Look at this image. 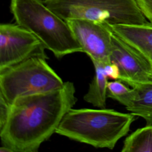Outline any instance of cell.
I'll return each instance as SVG.
<instances>
[{"mask_svg":"<svg viewBox=\"0 0 152 152\" xmlns=\"http://www.w3.org/2000/svg\"><path fill=\"white\" fill-rule=\"evenodd\" d=\"M104 69L108 77H110L111 78L115 79V80L119 79V69L115 64L112 62L104 64Z\"/></svg>","mask_w":152,"mask_h":152,"instance_id":"cell-16","label":"cell"},{"mask_svg":"<svg viewBox=\"0 0 152 152\" xmlns=\"http://www.w3.org/2000/svg\"><path fill=\"white\" fill-rule=\"evenodd\" d=\"M45 49L33 33L17 24L0 25V71L33 56L48 58Z\"/></svg>","mask_w":152,"mask_h":152,"instance_id":"cell-6","label":"cell"},{"mask_svg":"<svg viewBox=\"0 0 152 152\" xmlns=\"http://www.w3.org/2000/svg\"><path fill=\"white\" fill-rule=\"evenodd\" d=\"M107 25L113 33L137 50L152 71V22L141 24Z\"/></svg>","mask_w":152,"mask_h":152,"instance_id":"cell-9","label":"cell"},{"mask_svg":"<svg viewBox=\"0 0 152 152\" xmlns=\"http://www.w3.org/2000/svg\"><path fill=\"white\" fill-rule=\"evenodd\" d=\"M136 1L146 18L152 22V0Z\"/></svg>","mask_w":152,"mask_h":152,"instance_id":"cell-14","label":"cell"},{"mask_svg":"<svg viewBox=\"0 0 152 152\" xmlns=\"http://www.w3.org/2000/svg\"><path fill=\"white\" fill-rule=\"evenodd\" d=\"M134 96L126 109L135 116L142 118L146 125H152V81L134 84Z\"/></svg>","mask_w":152,"mask_h":152,"instance_id":"cell-10","label":"cell"},{"mask_svg":"<svg viewBox=\"0 0 152 152\" xmlns=\"http://www.w3.org/2000/svg\"><path fill=\"white\" fill-rule=\"evenodd\" d=\"M110 62L119 69L118 80L131 87L152 81V71L147 62L132 46L113 33Z\"/></svg>","mask_w":152,"mask_h":152,"instance_id":"cell-8","label":"cell"},{"mask_svg":"<svg viewBox=\"0 0 152 152\" xmlns=\"http://www.w3.org/2000/svg\"><path fill=\"white\" fill-rule=\"evenodd\" d=\"M135 115L100 108L69 109L56 134L96 148L113 149L129 131Z\"/></svg>","mask_w":152,"mask_h":152,"instance_id":"cell-2","label":"cell"},{"mask_svg":"<svg viewBox=\"0 0 152 152\" xmlns=\"http://www.w3.org/2000/svg\"><path fill=\"white\" fill-rule=\"evenodd\" d=\"M77 40L92 62L110 63L113 32L106 23L72 19L66 21Z\"/></svg>","mask_w":152,"mask_h":152,"instance_id":"cell-7","label":"cell"},{"mask_svg":"<svg viewBox=\"0 0 152 152\" xmlns=\"http://www.w3.org/2000/svg\"><path fill=\"white\" fill-rule=\"evenodd\" d=\"M10 10L16 23L33 33L56 58L83 52L67 22L43 0H11Z\"/></svg>","mask_w":152,"mask_h":152,"instance_id":"cell-3","label":"cell"},{"mask_svg":"<svg viewBox=\"0 0 152 152\" xmlns=\"http://www.w3.org/2000/svg\"><path fill=\"white\" fill-rule=\"evenodd\" d=\"M33 56L0 71V94L11 104L17 98L59 89L65 82L46 62Z\"/></svg>","mask_w":152,"mask_h":152,"instance_id":"cell-5","label":"cell"},{"mask_svg":"<svg viewBox=\"0 0 152 152\" xmlns=\"http://www.w3.org/2000/svg\"><path fill=\"white\" fill-rule=\"evenodd\" d=\"M122 152H152V125L138 128L124 141Z\"/></svg>","mask_w":152,"mask_h":152,"instance_id":"cell-12","label":"cell"},{"mask_svg":"<svg viewBox=\"0 0 152 152\" xmlns=\"http://www.w3.org/2000/svg\"><path fill=\"white\" fill-rule=\"evenodd\" d=\"M95 69L94 76L90 84L84 100L99 108H105L107 97V75L104 71V64L99 62H93Z\"/></svg>","mask_w":152,"mask_h":152,"instance_id":"cell-11","label":"cell"},{"mask_svg":"<svg viewBox=\"0 0 152 152\" xmlns=\"http://www.w3.org/2000/svg\"><path fill=\"white\" fill-rule=\"evenodd\" d=\"M10 105L4 99V97L0 94V128L3 126L8 117Z\"/></svg>","mask_w":152,"mask_h":152,"instance_id":"cell-15","label":"cell"},{"mask_svg":"<svg viewBox=\"0 0 152 152\" xmlns=\"http://www.w3.org/2000/svg\"><path fill=\"white\" fill-rule=\"evenodd\" d=\"M73 83L62 87L17 98L0 128L2 146L11 152H36L55 132L77 99Z\"/></svg>","mask_w":152,"mask_h":152,"instance_id":"cell-1","label":"cell"},{"mask_svg":"<svg viewBox=\"0 0 152 152\" xmlns=\"http://www.w3.org/2000/svg\"><path fill=\"white\" fill-rule=\"evenodd\" d=\"M134 96V90L126 86L119 80L108 81L107 97L119 102L127 107L132 102Z\"/></svg>","mask_w":152,"mask_h":152,"instance_id":"cell-13","label":"cell"},{"mask_svg":"<svg viewBox=\"0 0 152 152\" xmlns=\"http://www.w3.org/2000/svg\"><path fill=\"white\" fill-rule=\"evenodd\" d=\"M66 21L82 19L109 25L141 24L147 19L136 0H43Z\"/></svg>","mask_w":152,"mask_h":152,"instance_id":"cell-4","label":"cell"}]
</instances>
